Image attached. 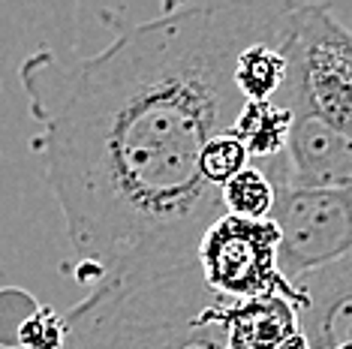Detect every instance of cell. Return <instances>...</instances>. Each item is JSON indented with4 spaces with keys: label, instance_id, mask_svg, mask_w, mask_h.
Wrapping results in <instances>:
<instances>
[{
    "label": "cell",
    "instance_id": "cell-5",
    "mask_svg": "<svg viewBox=\"0 0 352 349\" xmlns=\"http://www.w3.org/2000/svg\"><path fill=\"white\" fill-rule=\"evenodd\" d=\"M280 268L295 283L352 253V187L277 190Z\"/></svg>",
    "mask_w": 352,
    "mask_h": 349
},
{
    "label": "cell",
    "instance_id": "cell-2",
    "mask_svg": "<svg viewBox=\"0 0 352 349\" xmlns=\"http://www.w3.org/2000/svg\"><path fill=\"white\" fill-rule=\"evenodd\" d=\"M235 301L211 292L199 265L145 283L91 289L67 316V349H232Z\"/></svg>",
    "mask_w": 352,
    "mask_h": 349
},
{
    "label": "cell",
    "instance_id": "cell-6",
    "mask_svg": "<svg viewBox=\"0 0 352 349\" xmlns=\"http://www.w3.org/2000/svg\"><path fill=\"white\" fill-rule=\"evenodd\" d=\"M292 133L277 160L256 163L277 190L352 187V136L314 115H292Z\"/></svg>",
    "mask_w": 352,
    "mask_h": 349
},
{
    "label": "cell",
    "instance_id": "cell-1",
    "mask_svg": "<svg viewBox=\"0 0 352 349\" xmlns=\"http://www.w3.org/2000/svg\"><path fill=\"white\" fill-rule=\"evenodd\" d=\"M292 12L286 0L169 6L139 25L115 21L111 45L91 58L43 49L21 63L34 154L91 289L199 265L205 232L226 214L202 154L247 102L235 63L289 34Z\"/></svg>",
    "mask_w": 352,
    "mask_h": 349
},
{
    "label": "cell",
    "instance_id": "cell-9",
    "mask_svg": "<svg viewBox=\"0 0 352 349\" xmlns=\"http://www.w3.org/2000/svg\"><path fill=\"white\" fill-rule=\"evenodd\" d=\"M286 39H289V34L262 39V43H253L250 49L241 52V58L235 63V87L247 102L274 100L280 93V87L286 82V73H289Z\"/></svg>",
    "mask_w": 352,
    "mask_h": 349
},
{
    "label": "cell",
    "instance_id": "cell-7",
    "mask_svg": "<svg viewBox=\"0 0 352 349\" xmlns=\"http://www.w3.org/2000/svg\"><path fill=\"white\" fill-rule=\"evenodd\" d=\"M307 349H352V253L295 280Z\"/></svg>",
    "mask_w": 352,
    "mask_h": 349
},
{
    "label": "cell",
    "instance_id": "cell-11",
    "mask_svg": "<svg viewBox=\"0 0 352 349\" xmlns=\"http://www.w3.org/2000/svg\"><path fill=\"white\" fill-rule=\"evenodd\" d=\"M253 160H250V154H247V148L241 145V139H238L235 133H223V136L208 142V148L202 154V174L211 187L223 190Z\"/></svg>",
    "mask_w": 352,
    "mask_h": 349
},
{
    "label": "cell",
    "instance_id": "cell-8",
    "mask_svg": "<svg viewBox=\"0 0 352 349\" xmlns=\"http://www.w3.org/2000/svg\"><path fill=\"white\" fill-rule=\"evenodd\" d=\"M292 112L283 106H277L274 100H259V102H244L241 115H238L235 133L241 139V145L247 148L253 163H268L277 160L286 150V142H289L292 133Z\"/></svg>",
    "mask_w": 352,
    "mask_h": 349
},
{
    "label": "cell",
    "instance_id": "cell-12",
    "mask_svg": "<svg viewBox=\"0 0 352 349\" xmlns=\"http://www.w3.org/2000/svg\"><path fill=\"white\" fill-rule=\"evenodd\" d=\"M19 337L25 349H63L69 340L67 319H58L52 311H36L21 322Z\"/></svg>",
    "mask_w": 352,
    "mask_h": 349
},
{
    "label": "cell",
    "instance_id": "cell-10",
    "mask_svg": "<svg viewBox=\"0 0 352 349\" xmlns=\"http://www.w3.org/2000/svg\"><path fill=\"white\" fill-rule=\"evenodd\" d=\"M274 205H277V187L271 184V178L256 163H250L244 172H238L223 187V208L232 217L271 220Z\"/></svg>",
    "mask_w": 352,
    "mask_h": 349
},
{
    "label": "cell",
    "instance_id": "cell-3",
    "mask_svg": "<svg viewBox=\"0 0 352 349\" xmlns=\"http://www.w3.org/2000/svg\"><path fill=\"white\" fill-rule=\"evenodd\" d=\"M286 58L289 73L274 97L277 106L352 136V30L331 6L295 3Z\"/></svg>",
    "mask_w": 352,
    "mask_h": 349
},
{
    "label": "cell",
    "instance_id": "cell-4",
    "mask_svg": "<svg viewBox=\"0 0 352 349\" xmlns=\"http://www.w3.org/2000/svg\"><path fill=\"white\" fill-rule=\"evenodd\" d=\"M199 271L205 286L223 298H286L301 307V292L280 268V229L274 220L223 214L199 244Z\"/></svg>",
    "mask_w": 352,
    "mask_h": 349
}]
</instances>
